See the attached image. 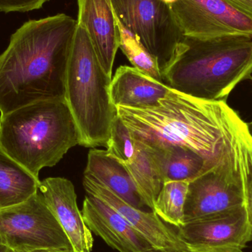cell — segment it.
I'll return each mask as SVG.
<instances>
[{"instance_id":"52a82bcc","label":"cell","mask_w":252,"mask_h":252,"mask_svg":"<svg viewBox=\"0 0 252 252\" xmlns=\"http://www.w3.org/2000/svg\"><path fill=\"white\" fill-rule=\"evenodd\" d=\"M0 235L12 251L73 250L39 191L24 202L0 209Z\"/></svg>"},{"instance_id":"8992f818","label":"cell","mask_w":252,"mask_h":252,"mask_svg":"<svg viewBox=\"0 0 252 252\" xmlns=\"http://www.w3.org/2000/svg\"><path fill=\"white\" fill-rule=\"evenodd\" d=\"M229 108L226 103L224 154L217 165L189 182L184 209V223L245 205V181L239 142L229 117Z\"/></svg>"},{"instance_id":"7402d4cb","label":"cell","mask_w":252,"mask_h":252,"mask_svg":"<svg viewBox=\"0 0 252 252\" xmlns=\"http://www.w3.org/2000/svg\"><path fill=\"white\" fill-rule=\"evenodd\" d=\"M136 148V139L134 135L117 115L111 128L106 151L121 162L124 163L133 156Z\"/></svg>"},{"instance_id":"f1b7e54d","label":"cell","mask_w":252,"mask_h":252,"mask_svg":"<svg viewBox=\"0 0 252 252\" xmlns=\"http://www.w3.org/2000/svg\"><path fill=\"white\" fill-rule=\"evenodd\" d=\"M3 245L2 241H1V235H0V246Z\"/></svg>"},{"instance_id":"4fadbf2b","label":"cell","mask_w":252,"mask_h":252,"mask_svg":"<svg viewBox=\"0 0 252 252\" xmlns=\"http://www.w3.org/2000/svg\"><path fill=\"white\" fill-rule=\"evenodd\" d=\"M38 191L67 235L75 252H93V232L77 204L75 187L69 179L50 177L40 182Z\"/></svg>"},{"instance_id":"2e32d148","label":"cell","mask_w":252,"mask_h":252,"mask_svg":"<svg viewBox=\"0 0 252 252\" xmlns=\"http://www.w3.org/2000/svg\"><path fill=\"white\" fill-rule=\"evenodd\" d=\"M84 176L104 185L133 207L142 210L146 207L125 165L107 151L94 149L89 152Z\"/></svg>"},{"instance_id":"ffe728a7","label":"cell","mask_w":252,"mask_h":252,"mask_svg":"<svg viewBox=\"0 0 252 252\" xmlns=\"http://www.w3.org/2000/svg\"><path fill=\"white\" fill-rule=\"evenodd\" d=\"M189 182H164L156 198L153 212L164 223L178 228L184 224V209Z\"/></svg>"},{"instance_id":"44dd1931","label":"cell","mask_w":252,"mask_h":252,"mask_svg":"<svg viewBox=\"0 0 252 252\" xmlns=\"http://www.w3.org/2000/svg\"><path fill=\"white\" fill-rule=\"evenodd\" d=\"M120 48L133 67L157 81H163L162 75L155 58L146 50L134 34L126 29L118 20Z\"/></svg>"},{"instance_id":"5b68a950","label":"cell","mask_w":252,"mask_h":252,"mask_svg":"<svg viewBox=\"0 0 252 252\" xmlns=\"http://www.w3.org/2000/svg\"><path fill=\"white\" fill-rule=\"evenodd\" d=\"M111 81L87 31L78 25L66 69L64 98L76 124L80 145L107 146L118 115L111 100Z\"/></svg>"},{"instance_id":"e0dca14e","label":"cell","mask_w":252,"mask_h":252,"mask_svg":"<svg viewBox=\"0 0 252 252\" xmlns=\"http://www.w3.org/2000/svg\"><path fill=\"white\" fill-rule=\"evenodd\" d=\"M145 144L152 154L164 183L170 181L190 182L218 164L185 147Z\"/></svg>"},{"instance_id":"ba28073f","label":"cell","mask_w":252,"mask_h":252,"mask_svg":"<svg viewBox=\"0 0 252 252\" xmlns=\"http://www.w3.org/2000/svg\"><path fill=\"white\" fill-rule=\"evenodd\" d=\"M118 20L155 58L162 75L184 35L168 4L161 0H111Z\"/></svg>"},{"instance_id":"4316f807","label":"cell","mask_w":252,"mask_h":252,"mask_svg":"<svg viewBox=\"0 0 252 252\" xmlns=\"http://www.w3.org/2000/svg\"><path fill=\"white\" fill-rule=\"evenodd\" d=\"M10 250L4 245L0 246V252H9Z\"/></svg>"},{"instance_id":"3957f363","label":"cell","mask_w":252,"mask_h":252,"mask_svg":"<svg viewBox=\"0 0 252 252\" xmlns=\"http://www.w3.org/2000/svg\"><path fill=\"white\" fill-rule=\"evenodd\" d=\"M252 74V38L199 40L184 36L162 73L172 90L207 101L226 102Z\"/></svg>"},{"instance_id":"9c48e42d","label":"cell","mask_w":252,"mask_h":252,"mask_svg":"<svg viewBox=\"0 0 252 252\" xmlns=\"http://www.w3.org/2000/svg\"><path fill=\"white\" fill-rule=\"evenodd\" d=\"M170 7L185 37L199 40L252 38V18L223 0H178Z\"/></svg>"},{"instance_id":"f546056e","label":"cell","mask_w":252,"mask_h":252,"mask_svg":"<svg viewBox=\"0 0 252 252\" xmlns=\"http://www.w3.org/2000/svg\"></svg>"},{"instance_id":"d4e9b609","label":"cell","mask_w":252,"mask_h":252,"mask_svg":"<svg viewBox=\"0 0 252 252\" xmlns=\"http://www.w3.org/2000/svg\"><path fill=\"white\" fill-rule=\"evenodd\" d=\"M9 252H75L74 250H56V249H52V250H32V251H12L10 250Z\"/></svg>"},{"instance_id":"30bf717a","label":"cell","mask_w":252,"mask_h":252,"mask_svg":"<svg viewBox=\"0 0 252 252\" xmlns=\"http://www.w3.org/2000/svg\"><path fill=\"white\" fill-rule=\"evenodd\" d=\"M188 252H241L251 241V226L245 205L177 228Z\"/></svg>"},{"instance_id":"7a4b0ae2","label":"cell","mask_w":252,"mask_h":252,"mask_svg":"<svg viewBox=\"0 0 252 252\" xmlns=\"http://www.w3.org/2000/svg\"><path fill=\"white\" fill-rule=\"evenodd\" d=\"M225 103L195 98L171 89L154 107L116 109L135 137L145 143L185 147L219 164L226 146Z\"/></svg>"},{"instance_id":"7c38bea8","label":"cell","mask_w":252,"mask_h":252,"mask_svg":"<svg viewBox=\"0 0 252 252\" xmlns=\"http://www.w3.org/2000/svg\"><path fill=\"white\" fill-rule=\"evenodd\" d=\"M81 213L90 231L114 250L119 252H158L121 215L100 198L87 195Z\"/></svg>"},{"instance_id":"ac0fdd59","label":"cell","mask_w":252,"mask_h":252,"mask_svg":"<svg viewBox=\"0 0 252 252\" xmlns=\"http://www.w3.org/2000/svg\"><path fill=\"white\" fill-rule=\"evenodd\" d=\"M40 182L0 148V209L26 201L38 192Z\"/></svg>"},{"instance_id":"83f0119b","label":"cell","mask_w":252,"mask_h":252,"mask_svg":"<svg viewBox=\"0 0 252 252\" xmlns=\"http://www.w3.org/2000/svg\"><path fill=\"white\" fill-rule=\"evenodd\" d=\"M247 127H248L249 132H250V135L252 137V122L248 123L247 124Z\"/></svg>"},{"instance_id":"6da1fadb","label":"cell","mask_w":252,"mask_h":252,"mask_svg":"<svg viewBox=\"0 0 252 252\" xmlns=\"http://www.w3.org/2000/svg\"><path fill=\"white\" fill-rule=\"evenodd\" d=\"M78 22L64 13L32 19L0 55V112L65 99V80Z\"/></svg>"},{"instance_id":"484cf974","label":"cell","mask_w":252,"mask_h":252,"mask_svg":"<svg viewBox=\"0 0 252 252\" xmlns=\"http://www.w3.org/2000/svg\"><path fill=\"white\" fill-rule=\"evenodd\" d=\"M163 2L165 3V4H168L169 6L171 5V4H174L176 3L178 0H161Z\"/></svg>"},{"instance_id":"9a60e30c","label":"cell","mask_w":252,"mask_h":252,"mask_svg":"<svg viewBox=\"0 0 252 252\" xmlns=\"http://www.w3.org/2000/svg\"><path fill=\"white\" fill-rule=\"evenodd\" d=\"M170 90L133 66H121L111 81L110 97L115 106L145 109L158 106Z\"/></svg>"},{"instance_id":"603a6c76","label":"cell","mask_w":252,"mask_h":252,"mask_svg":"<svg viewBox=\"0 0 252 252\" xmlns=\"http://www.w3.org/2000/svg\"><path fill=\"white\" fill-rule=\"evenodd\" d=\"M49 0H0V11L10 12L32 11L42 7Z\"/></svg>"},{"instance_id":"5bb4252c","label":"cell","mask_w":252,"mask_h":252,"mask_svg":"<svg viewBox=\"0 0 252 252\" xmlns=\"http://www.w3.org/2000/svg\"><path fill=\"white\" fill-rule=\"evenodd\" d=\"M78 25L87 31L96 56L112 78L117 52L120 48L118 21L111 0H78Z\"/></svg>"},{"instance_id":"277c9868","label":"cell","mask_w":252,"mask_h":252,"mask_svg":"<svg viewBox=\"0 0 252 252\" xmlns=\"http://www.w3.org/2000/svg\"><path fill=\"white\" fill-rule=\"evenodd\" d=\"M79 143L65 99L36 102L0 116V148L37 179Z\"/></svg>"},{"instance_id":"d6986e66","label":"cell","mask_w":252,"mask_h":252,"mask_svg":"<svg viewBox=\"0 0 252 252\" xmlns=\"http://www.w3.org/2000/svg\"><path fill=\"white\" fill-rule=\"evenodd\" d=\"M136 139L134 154L123 164L131 176L144 204L153 211L164 182L148 145L140 139Z\"/></svg>"},{"instance_id":"8fae6325","label":"cell","mask_w":252,"mask_h":252,"mask_svg":"<svg viewBox=\"0 0 252 252\" xmlns=\"http://www.w3.org/2000/svg\"><path fill=\"white\" fill-rule=\"evenodd\" d=\"M83 185L88 195L100 198L116 210L157 252H188L177 231L169 227L154 212L148 213L133 207L88 176H84Z\"/></svg>"},{"instance_id":"cb8c5ba5","label":"cell","mask_w":252,"mask_h":252,"mask_svg":"<svg viewBox=\"0 0 252 252\" xmlns=\"http://www.w3.org/2000/svg\"><path fill=\"white\" fill-rule=\"evenodd\" d=\"M239 11L252 18V0H223Z\"/></svg>"}]
</instances>
